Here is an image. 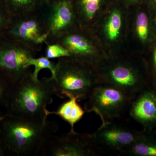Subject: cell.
<instances>
[{
  "label": "cell",
  "mask_w": 156,
  "mask_h": 156,
  "mask_svg": "<svg viewBox=\"0 0 156 156\" xmlns=\"http://www.w3.org/2000/svg\"><path fill=\"white\" fill-rule=\"evenodd\" d=\"M57 124L5 114L0 118V140L6 154L13 156H43Z\"/></svg>",
  "instance_id": "cell-1"
},
{
  "label": "cell",
  "mask_w": 156,
  "mask_h": 156,
  "mask_svg": "<svg viewBox=\"0 0 156 156\" xmlns=\"http://www.w3.org/2000/svg\"><path fill=\"white\" fill-rule=\"evenodd\" d=\"M55 95L52 78L36 80L29 72L15 83L8 103L5 114L45 121L49 115L47 108Z\"/></svg>",
  "instance_id": "cell-2"
},
{
  "label": "cell",
  "mask_w": 156,
  "mask_h": 156,
  "mask_svg": "<svg viewBox=\"0 0 156 156\" xmlns=\"http://www.w3.org/2000/svg\"><path fill=\"white\" fill-rule=\"evenodd\" d=\"M87 99L84 105L85 111L98 115L101 126L121 116L133 101L119 89L107 83L97 84Z\"/></svg>",
  "instance_id": "cell-3"
},
{
  "label": "cell",
  "mask_w": 156,
  "mask_h": 156,
  "mask_svg": "<svg viewBox=\"0 0 156 156\" xmlns=\"http://www.w3.org/2000/svg\"><path fill=\"white\" fill-rule=\"evenodd\" d=\"M55 95L62 98H74L78 101L87 99L97 85L86 70L61 58L56 64Z\"/></svg>",
  "instance_id": "cell-4"
},
{
  "label": "cell",
  "mask_w": 156,
  "mask_h": 156,
  "mask_svg": "<svg viewBox=\"0 0 156 156\" xmlns=\"http://www.w3.org/2000/svg\"><path fill=\"white\" fill-rule=\"evenodd\" d=\"M92 134H68L51 137L43 156H89L95 154Z\"/></svg>",
  "instance_id": "cell-5"
},
{
  "label": "cell",
  "mask_w": 156,
  "mask_h": 156,
  "mask_svg": "<svg viewBox=\"0 0 156 156\" xmlns=\"http://www.w3.org/2000/svg\"><path fill=\"white\" fill-rule=\"evenodd\" d=\"M30 51L12 44H0V73L13 83H17L29 72Z\"/></svg>",
  "instance_id": "cell-6"
},
{
  "label": "cell",
  "mask_w": 156,
  "mask_h": 156,
  "mask_svg": "<svg viewBox=\"0 0 156 156\" xmlns=\"http://www.w3.org/2000/svg\"><path fill=\"white\" fill-rule=\"evenodd\" d=\"M141 134L132 129L114 125L111 122L101 126L92 136L95 144L98 143L112 149L125 152Z\"/></svg>",
  "instance_id": "cell-7"
},
{
  "label": "cell",
  "mask_w": 156,
  "mask_h": 156,
  "mask_svg": "<svg viewBox=\"0 0 156 156\" xmlns=\"http://www.w3.org/2000/svg\"><path fill=\"white\" fill-rule=\"evenodd\" d=\"M130 116L145 128L156 125V92L146 90L132 101Z\"/></svg>",
  "instance_id": "cell-8"
},
{
  "label": "cell",
  "mask_w": 156,
  "mask_h": 156,
  "mask_svg": "<svg viewBox=\"0 0 156 156\" xmlns=\"http://www.w3.org/2000/svg\"><path fill=\"white\" fill-rule=\"evenodd\" d=\"M107 84L116 87L132 100L142 90V86L137 74L129 66L119 65L109 70Z\"/></svg>",
  "instance_id": "cell-9"
},
{
  "label": "cell",
  "mask_w": 156,
  "mask_h": 156,
  "mask_svg": "<svg viewBox=\"0 0 156 156\" xmlns=\"http://www.w3.org/2000/svg\"><path fill=\"white\" fill-rule=\"evenodd\" d=\"M73 14L69 4L61 1L55 4L49 14L48 27L54 35H59L73 21Z\"/></svg>",
  "instance_id": "cell-10"
},
{
  "label": "cell",
  "mask_w": 156,
  "mask_h": 156,
  "mask_svg": "<svg viewBox=\"0 0 156 156\" xmlns=\"http://www.w3.org/2000/svg\"><path fill=\"white\" fill-rule=\"evenodd\" d=\"M11 34L23 41L34 44H41L47 39V34L42 33L38 23L28 19L18 23L11 29Z\"/></svg>",
  "instance_id": "cell-11"
},
{
  "label": "cell",
  "mask_w": 156,
  "mask_h": 156,
  "mask_svg": "<svg viewBox=\"0 0 156 156\" xmlns=\"http://www.w3.org/2000/svg\"><path fill=\"white\" fill-rule=\"evenodd\" d=\"M75 98H69V100L62 104L57 111H49V115H56L61 117L71 126L72 133L75 132L74 130L75 124L81 119L86 111L77 103Z\"/></svg>",
  "instance_id": "cell-12"
},
{
  "label": "cell",
  "mask_w": 156,
  "mask_h": 156,
  "mask_svg": "<svg viewBox=\"0 0 156 156\" xmlns=\"http://www.w3.org/2000/svg\"><path fill=\"white\" fill-rule=\"evenodd\" d=\"M63 45L71 55L85 56L93 52L92 46L84 37L78 34L70 35L63 40Z\"/></svg>",
  "instance_id": "cell-13"
},
{
  "label": "cell",
  "mask_w": 156,
  "mask_h": 156,
  "mask_svg": "<svg viewBox=\"0 0 156 156\" xmlns=\"http://www.w3.org/2000/svg\"><path fill=\"white\" fill-rule=\"evenodd\" d=\"M126 152L132 156H156V141L142 134Z\"/></svg>",
  "instance_id": "cell-14"
},
{
  "label": "cell",
  "mask_w": 156,
  "mask_h": 156,
  "mask_svg": "<svg viewBox=\"0 0 156 156\" xmlns=\"http://www.w3.org/2000/svg\"><path fill=\"white\" fill-rule=\"evenodd\" d=\"M30 66H34V70L32 73V76L36 80H39V72L42 69H49L51 73V78L53 80L55 79L56 75L57 66L56 64H54L50 59L47 57H41L40 58H34L33 57L30 61Z\"/></svg>",
  "instance_id": "cell-15"
},
{
  "label": "cell",
  "mask_w": 156,
  "mask_h": 156,
  "mask_svg": "<svg viewBox=\"0 0 156 156\" xmlns=\"http://www.w3.org/2000/svg\"><path fill=\"white\" fill-rule=\"evenodd\" d=\"M121 15L118 11L112 13L106 25V30L108 36L110 40H114L117 38L119 34L121 28Z\"/></svg>",
  "instance_id": "cell-16"
},
{
  "label": "cell",
  "mask_w": 156,
  "mask_h": 156,
  "mask_svg": "<svg viewBox=\"0 0 156 156\" xmlns=\"http://www.w3.org/2000/svg\"><path fill=\"white\" fill-rule=\"evenodd\" d=\"M14 83L0 73V106H6Z\"/></svg>",
  "instance_id": "cell-17"
},
{
  "label": "cell",
  "mask_w": 156,
  "mask_h": 156,
  "mask_svg": "<svg viewBox=\"0 0 156 156\" xmlns=\"http://www.w3.org/2000/svg\"><path fill=\"white\" fill-rule=\"evenodd\" d=\"M136 31L140 40L145 41L148 34V20L146 14L140 13L138 14L136 22Z\"/></svg>",
  "instance_id": "cell-18"
},
{
  "label": "cell",
  "mask_w": 156,
  "mask_h": 156,
  "mask_svg": "<svg viewBox=\"0 0 156 156\" xmlns=\"http://www.w3.org/2000/svg\"><path fill=\"white\" fill-rule=\"evenodd\" d=\"M70 54L67 49L59 44L48 45L46 52V56L49 58L68 57Z\"/></svg>",
  "instance_id": "cell-19"
},
{
  "label": "cell",
  "mask_w": 156,
  "mask_h": 156,
  "mask_svg": "<svg viewBox=\"0 0 156 156\" xmlns=\"http://www.w3.org/2000/svg\"><path fill=\"white\" fill-rule=\"evenodd\" d=\"M100 0H82L83 10L87 18L92 19L99 9Z\"/></svg>",
  "instance_id": "cell-20"
},
{
  "label": "cell",
  "mask_w": 156,
  "mask_h": 156,
  "mask_svg": "<svg viewBox=\"0 0 156 156\" xmlns=\"http://www.w3.org/2000/svg\"><path fill=\"white\" fill-rule=\"evenodd\" d=\"M15 5L18 6H26L31 2L32 0H11Z\"/></svg>",
  "instance_id": "cell-21"
},
{
  "label": "cell",
  "mask_w": 156,
  "mask_h": 156,
  "mask_svg": "<svg viewBox=\"0 0 156 156\" xmlns=\"http://www.w3.org/2000/svg\"><path fill=\"white\" fill-rule=\"evenodd\" d=\"M5 22V18L4 15L0 13V29L2 27Z\"/></svg>",
  "instance_id": "cell-22"
},
{
  "label": "cell",
  "mask_w": 156,
  "mask_h": 156,
  "mask_svg": "<svg viewBox=\"0 0 156 156\" xmlns=\"http://www.w3.org/2000/svg\"><path fill=\"white\" fill-rule=\"evenodd\" d=\"M6 154L3 148L2 144L0 140V156H4Z\"/></svg>",
  "instance_id": "cell-23"
},
{
  "label": "cell",
  "mask_w": 156,
  "mask_h": 156,
  "mask_svg": "<svg viewBox=\"0 0 156 156\" xmlns=\"http://www.w3.org/2000/svg\"><path fill=\"white\" fill-rule=\"evenodd\" d=\"M154 61L155 65L156 68V49L154 52Z\"/></svg>",
  "instance_id": "cell-24"
},
{
  "label": "cell",
  "mask_w": 156,
  "mask_h": 156,
  "mask_svg": "<svg viewBox=\"0 0 156 156\" xmlns=\"http://www.w3.org/2000/svg\"><path fill=\"white\" fill-rule=\"evenodd\" d=\"M155 2H156V0H155Z\"/></svg>",
  "instance_id": "cell-25"
}]
</instances>
